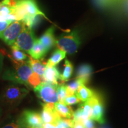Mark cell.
I'll list each match as a JSON object with an SVG mask.
<instances>
[{"mask_svg":"<svg viewBox=\"0 0 128 128\" xmlns=\"http://www.w3.org/2000/svg\"><path fill=\"white\" fill-rule=\"evenodd\" d=\"M7 55L12 62V68L4 71L2 79L28 86V78L33 73L28 62L17 61L13 59L12 55L9 54H7Z\"/></svg>","mask_w":128,"mask_h":128,"instance_id":"1","label":"cell"},{"mask_svg":"<svg viewBox=\"0 0 128 128\" xmlns=\"http://www.w3.org/2000/svg\"><path fill=\"white\" fill-rule=\"evenodd\" d=\"M28 93V90L25 88L10 85L2 91L0 102L3 105L9 108L16 107L22 102Z\"/></svg>","mask_w":128,"mask_h":128,"instance_id":"2","label":"cell"},{"mask_svg":"<svg viewBox=\"0 0 128 128\" xmlns=\"http://www.w3.org/2000/svg\"><path fill=\"white\" fill-rule=\"evenodd\" d=\"M81 44L79 34L76 30L64 33L56 40L55 44L58 49L70 55H72L78 50Z\"/></svg>","mask_w":128,"mask_h":128,"instance_id":"3","label":"cell"},{"mask_svg":"<svg viewBox=\"0 0 128 128\" xmlns=\"http://www.w3.org/2000/svg\"><path fill=\"white\" fill-rule=\"evenodd\" d=\"M58 85L42 81L34 88L35 93L44 103H56L58 102L56 87Z\"/></svg>","mask_w":128,"mask_h":128,"instance_id":"4","label":"cell"},{"mask_svg":"<svg viewBox=\"0 0 128 128\" xmlns=\"http://www.w3.org/2000/svg\"><path fill=\"white\" fill-rule=\"evenodd\" d=\"M36 39L33 30L24 24L22 31L13 45L17 46L22 51L29 54Z\"/></svg>","mask_w":128,"mask_h":128,"instance_id":"5","label":"cell"},{"mask_svg":"<svg viewBox=\"0 0 128 128\" xmlns=\"http://www.w3.org/2000/svg\"><path fill=\"white\" fill-rule=\"evenodd\" d=\"M23 24L22 21H14L12 22L4 31L0 33V39L8 45L10 46L13 45L22 31Z\"/></svg>","mask_w":128,"mask_h":128,"instance_id":"6","label":"cell"},{"mask_svg":"<svg viewBox=\"0 0 128 128\" xmlns=\"http://www.w3.org/2000/svg\"><path fill=\"white\" fill-rule=\"evenodd\" d=\"M90 100L92 103V112L90 119L96 121L100 124H103L105 123L104 108L103 99L100 94L96 92L95 95L92 97Z\"/></svg>","mask_w":128,"mask_h":128,"instance_id":"7","label":"cell"},{"mask_svg":"<svg viewBox=\"0 0 128 128\" xmlns=\"http://www.w3.org/2000/svg\"><path fill=\"white\" fill-rule=\"evenodd\" d=\"M17 3L20 4L23 8L26 14V17H33L36 15H40L43 16L46 20H49L44 12L40 10L36 0H17Z\"/></svg>","mask_w":128,"mask_h":128,"instance_id":"8","label":"cell"},{"mask_svg":"<svg viewBox=\"0 0 128 128\" xmlns=\"http://www.w3.org/2000/svg\"><path fill=\"white\" fill-rule=\"evenodd\" d=\"M21 118L31 128H43L44 123L42 120L40 114L38 112L30 110H24Z\"/></svg>","mask_w":128,"mask_h":128,"instance_id":"9","label":"cell"},{"mask_svg":"<svg viewBox=\"0 0 128 128\" xmlns=\"http://www.w3.org/2000/svg\"><path fill=\"white\" fill-rule=\"evenodd\" d=\"M60 73L56 66L46 65V70L42 76V81L54 85H58V80L60 78Z\"/></svg>","mask_w":128,"mask_h":128,"instance_id":"10","label":"cell"},{"mask_svg":"<svg viewBox=\"0 0 128 128\" xmlns=\"http://www.w3.org/2000/svg\"><path fill=\"white\" fill-rule=\"evenodd\" d=\"M54 27H50L44 33V34L39 39L41 44L44 46L45 49L48 52L56 44V39L54 36Z\"/></svg>","mask_w":128,"mask_h":128,"instance_id":"11","label":"cell"},{"mask_svg":"<svg viewBox=\"0 0 128 128\" xmlns=\"http://www.w3.org/2000/svg\"><path fill=\"white\" fill-rule=\"evenodd\" d=\"M92 73V69L89 64H82L78 67L76 72V78L78 79L83 84L88 82Z\"/></svg>","mask_w":128,"mask_h":128,"instance_id":"12","label":"cell"},{"mask_svg":"<svg viewBox=\"0 0 128 128\" xmlns=\"http://www.w3.org/2000/svg\"><path fill=\"white\" fill-rule=\"evenodd\" d=\"M40 116L44 124H51L55 125H56L61 119L55 110H50L44 107L41 112Z\"/></svg>","mask_w":128,"mask_h":128,"instance_id":"13","label":"cell"},{"mask_svg":"<svg viewBox=\"0 0 128 128\" xmlns=\"http://www.w3.org/2000/svg\"><path fill=\"white\" fill-rule=\"evenodd\" d=\"M28 62L31 67L32 71L37 73L42 78L46 70V62H44L42 59L41 60H35L31 56L28 58Z\"/></svg>","mask_w":128,"mask_h":128,"instance_id":"14","label":"cell"},{"mask_svg":"<svg viewBox=\"0 0 128 128\" xmlns=\"http://www.w3.org/2000/svg\"><path fill=\"white\" fill-rule=\"evenodd\" d=\"M47 50L44 46L41 44L39 39L35 40L33 48L29 53L32 58L35 60H42L44 58L46 54H47Z\"/></svg>","mask_w":128,"mask_h":128,"instance_id":"15","label":"cell"},{"mask_svg":"<svg viewBox=\"0 0 128 128\" xmlns=\"http://www.w3.org/2000/svg\"><path fill=\"white\" fill-rule=\"evenodd\" d=\"M55 110L61 118H68L72 119L74 112L72 108L69 106L58 102L55 104Z\"/></svg>","mask_w":128,"mask_h":128,"instance_id":"16","label":"cell"},{"mask_svg":"<svg viewBox=\"0 0 128 128\" xmlns=\"http://www.w3.org/2000/svg\"><path fill=\"white\" fill-rule=\"evenodd\" d=\"M95 92L86 87L84 84L81 85L78 88L77 92H76V96L78 97L81 102H86L90 100L92 97L95 95Z\"/></svg>","mask_w":128,"mask_h":128,"instance_id":"17","label":"cell"},{"mask_svg":"<svg viewBox=\"0 0 128 128\" xmlns=\"http://www.w3.org/2000/svg\"><path fill=\"white\" fill-rule=\"evenodd\" d=\"M66 53L58 48L54 51L50 58L46 62V65L56 66L66 56Z\"/></svg>","mask_w":128,"mask_h":128,"instance_id":"18","label":"cell"},{"mask_svg":"<svg viewBox=\"0 0 128 128\" xmlns=\"http://www.w3.org/2000/svg\"><path fill=\"white\" fill-rule=\"evenodd\" d=\"M73 72V66L71 62L68 60H66L64 63V68L63 72L60 74V80L62 82L68 81L71 77Z\"/></svg>","mask_w":128,"mask_h":128,"instance_id":"19","label":"cell"},{"mask_svg":"<svg viewBox=\"0 0 128 128\" xmlns=\"http://www.w3.org/2000/svg\"><path fill=\"white\" fill-rule=\"evenodd\" d=\"M80 107L82 109V119L84 122L86 120L90 119L92 112V103L91 101L88 100L87 102H84L80 105Z\"/></svg>","mask_w":128,"mask_h":128,"instance_id":"20","label":"cell"},{"mask_svg":"<svg viewBox=\"0 0 128 128\" xmlns=\"http://www.w3.org/2000/svg\"><path fill=\"white\" fill-rule=\"evenodd\" d=\"M82 82L78 79H76L71 81L68 84L66 85V97L76 94L78 88L81 85H82Z\"/></svg>","mask_w":128,"mask_h":128,"instance_id":"21","label":"cell"},{"mask_svg":"<svg viewBox=\"0 0 128 128\" xmlns=\"http://www.w3.org/2000/svg\"><path fill=\"white\" fill-rule=\"evenodd\" d=\"M12 49V56L14 60L17 61H23L24 60L28 58V56L25 53H24L22 50L18 49L17 46L12 45L11 46Z\"/></svg>","mask_w":128,"mask_h":128,"instance_id":"22","label":"cell"},{"mask_svg":"<svg viewBox=\"0 0 128 128\" xmlns=\"http://www.w3.org/2000/svg\"><path fill=\"white\" fill-rule=\"evenodd\" d=\"M42 82V78L41 76L37 73L33 72L28 78V86L34 88L37 86H39Z\"/></svg>","mask_w":128,"mask_h":128,"instance_id":"23","label":"cell"},{"mask_svg":"<svg viewBox=\"0 0 128 128\" xmlns=\"http://www.w3.org/2000/svg\"><path fill=\"white\" fill-rule=\"evenodd\" d=\"M58 102L64 103V101L66 97V85L64 84H58L56 87Z\"/></svg>","mask_w":128,"mask_h":128,"instance_id":"24","label":"cell"},{"mask_svg":"<svg viewBox=\"0 0 128 128\" xmlns=\"http://www.w3.org/2000/svg\"><path fill=\"white\" fill-rule=\"evenodd\" d=\"M80 100L78 98V97L76 96V94H74V95L67 96L66 98H65V100L64 101V103L65 104L68 105V106H71V105H74L76 104L80 103Z\"/></svg>","mask_w":128,"mask_h":128,"instance_id":"25","label":"cell"},{"mask_svg":"<svg viewBox=\"0 0 128 128\" xmlns=\"http://www.w3.org/2000/svg\"><path fill=\"white\" fill-rule=\"evenodd\" d=\"M114 0H94L97 6L101 8H106L111 6Z\"/></svg>","mask_w":128,"mask_h":128,"instance_id":"26","label":"cell"},{"mask_svg":"<svg viewBox=\"0 0 128 128\" xmlns=\"http://www.w3.org/2000/svg\"><path fill=\"white\" fill-rule=\"evenodd\" d=\"M72 120L74 121V122H81L83 124L82 119V109L80 107L73 113Z\"/></svg>","mask_w":128,"mask_h":128,"instance_id":"27","label":"cell"},{"mask_svg":"<svg viewBox=\"0 0 128 128\" xmlns=\"http://www.w3.org/2000/svg\"><path fill=\"white\" fill-rule=\"evenodd\" d=\"M85 128H96L95 124L92 119H88L83 122Z\"/></svg>","mask_w":128,"mask_h":128,"instance_id":"28","label":"cell"},{"mask_svg":"<svg viewBox=\"0 0 128 128\" xmlns=\"http://www.w3.org/2000/svg\"><path fill=\"white\" fill-rule=\"evenodd\" d=\"M12 22L9 21H3V22H0V33L6 29V28L8 26V25L10 24Z\"/></svg>","mask_w":128,"mask_h":128,"instance_id":"29","label":"cell"},{"mask_svg":"<svg viewBox=\"0 0 128 128\" xmlns=\"http://www.w3.org/2000/svg\"><path fill=\"white\" fill-rule=\"evenodd\" d=\"M17 122L18 124V128H31L26 124L22 118H19V119Z\"/></svg>","mask_w":128,"mask_h":128,"instance_id":"30","label":"cell"},{"mask_svg":"<svg viewBox=\"0 0 128 128\" xmlns=\"http://www.w3.org/2000/svg\"><path fill=\"white\" fill-rule=\"evenodd\" d=\"M2 128H18V124H17V122H12L6 124Z\"/></svg>","mask_w":128,"mask_h":128,"instance_id":"31","label":"cell"},{"mask_svg":"<svg viewBox=\"0 0 128 128\" xmlns=\"http://www.w3.org/2000/svg\"><path fill=\"white\" fill-rule=\"evenodd\" d=\"M3 60H4V56L2 55V53L0 51V75L3 68Z\"/></svg>","mask_w":128,"mask_h":128,"instance_id":"32","label":"cell"},{"mask_svg":"<svg viewBox=\"0 0 128 128\" xmlns=\"http://www.w3.org/2000/svg\"><path fill=\"white\" fill-rule=\"evenodd\" d=\"M72 128H85V127L82 123L74 122Z\"/></svg>","mask_w":128,"mask_h":128,"instance_id":"33","label":"cell"},{"mask_svg":"<svg viewBox=\"0 0 128 128\" xmlns=\"http://www.w3.org/2000/svg\"><path fill=\"white\" fill-rule=\"evenodd\" d=\"M43 128H56V125L51 124H44Z\"/></svg>","mask_w":128,"mask_h":128,"instance_id":"34","label":"cell"},{"mask_svg":"<svg viewBox=\"0 0 128 128\" xmlns=\"http://www.w3.org/2000/svg\"><path fill=\"white\" fill-rule=\"evenodd\" d=\"M56 128H66L62 124H60V122H58V124L56 125Z\"/></svg>","mask_w":128,"mask_h":128,"instance_id":"35","label":"cell"},{"mask_svg":"<svg viewBox=\"0 0 128 128\" xmlns=\"http://www.w3.org/2000/svg\"><path fill=\"white\" fill-rule=\"evenodd\" d=\"M98 128H110L107 125H103V126H101V127H99Z\"/></svg>","mask_w":128,"mask_h":128,"instance_id":"36","label":"cell"},{"mask_svg":"<svg viewBox=\"0 0 128 128\" xmlns=\"http://www.w3.org/2000/svg\"><path fill=\"white\" fill-rule=\"evenodd\" d=\"M1 116H2V108H1V105H0V118H1Z\"/></svg>","mask_w":128,"mask_h":128,"instance_id":"37","label":"cell"}]
</instances>
